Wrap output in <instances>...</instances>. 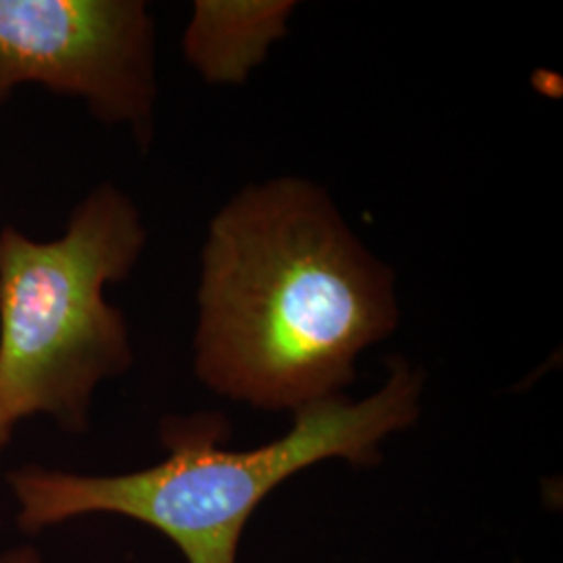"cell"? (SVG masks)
<instances>
[{
    "label": "cell",
    "instance_id": "6",
    "mask_svg": "<svg viewBox=\"0 0 563 563\" xmlns=\"http://www.w3.org/2000/svg\"><path fill=\"white\" fill-rule=\"evenodd\" d=\"M0 563H42L41 555L32 547H15L0 555Z\"/></svg>",
    "mask_w": 563,
    "mask_h": 563
},
{
    "label": "cell",
    "instance_id": "4",
    "mask_svg": "<svg viewBox=\"0 0 563 563\" xmlns=\"http://www.w3.org/2000/svg\"><path fill=\"white\" fill-rule=\"evenodd\" d=\"M25 84L78 99L148 148L159 86L146 2L0 0V104Z\"/></svg>",
    "mask_w": 563,
    "mask_h": 563
},
{
    "label": "cell",
    "instance_id": "3",
    "mask_svg": "<svg viewBox=\"0 0 563 563\" xmlns=\"http://www.w3.org/2000/svg\"><path fill=\"white\" fill-rule=\"evenodd\" d=\"M146 246L134 201L104 181L69 216L59 239L0 232V411L9 422L46 416L88 428L97 388L134 363L128 322L104 299Z\"/></svg>",
    "mask_w": 563,
    "mask_h": 563
},
{
    "label": "cell",
    "instance_id": "7",
    "mask_svg": "<svg viewBox=\"0 0 563 563\" xmlns=\"http://www.w3.org/2000/svg\"><path fill=\"white\" fill-rule=\"evenodd\" d=\"M13 430H15V423L9 422V420L4 418V413L0 411V457H2L4 449L9 446V441H11V437H13Z\"/></svg>",
    "mask_w": 563,
    "mask_h": 563
},
{
    "label": "cell",
    "instance_id": "1",
    "mask_svg": "<svg viewBox=\"0 0 563 563\" xmlns=\"http://www.w3.org/2000/svg\"><path fill=\"white\" fill-rule=\"evenodd\" d=\"M197 301L199 380L263 411L336 397L401 316L390 265L299 176L251 184L213 216Z\"/></svg>",
    "mask_w": 563,
    "mask_h": 563
},
{
    "label": "cell",
    "instance_id": "5",
    "mask_svg": "<svg viewBox=\"0 0 563 563\" xmlns=\"http://www.w3.org/2000/svg\"><path fill=\"white\" fill-rule=\"evenodd\" d=\"M295 11L292 0H197L184 57L209 84H242L288 34Z\"/></svg>",
    "mask_w": 563,
    "mask_h": 563
},
{
    "label": "cell",
    "instance_id": "2",
    "mask_svg": "<svg viewBox=\"0 0 563 563\" xmlns=\"http://www.w3.org/2000/svg\"><path fill=\"white\" fill-rule=\"evenodd\" d=\"M422 390V369L395 360L374 395L307 405L295 411L290 432L249 451L223 444L230 428L222 416L169 418L162 428L167 455L146 470L86 476L27 465L11 472L18 522L41 532L80 516L115 514L159 530L188 563H236L244 526L276 486L325 460L378 462L380 444L418 420Z\"/></svg>",
    "mask_w": 563,
    "mask_h": 563
}]
</instances>
